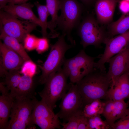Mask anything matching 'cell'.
Returning <instances> with one entry per match:
<instances>
[{"mask_svg":"<svg viewBox=\"0 0 129 129\" xmlns=\"http://www.w3.org/2000/svg\"><path fill=\"white\" fill-rule=\"evenodd\" d=\"M118 0H97L94 9L99 24L108 25L112 22Z\"/></svg>","mask_w":129,"mask_h":129,"instance_id":"cell-15","label":"cell"},{"mask_svg":"<svg viewBox=\"0 0 129 129\" xmlns=\"http://www.w3.org/2000/svg\"><path fill=\"white\" fill-rule=\"evenodd\" d=\"M110 129H129V116L126 115L115 122L110 127Z\"/></svg>","mask_w":129,"mask_h":129,"instance_id":"cell-30","label":"cell"},{"mask_svg":"<svg viewBox=\"0 0 129 129\" xmlns=\"http://www.w3.org/2000/svg\"><path fill=\"white\" fill-rule=\"evenodd\" d=\"M61 14L59 16L58 28L65 34L73 46L75 42L71 35L72 30L80 23L82 11L81 5L77 0H59Z\"/></svg>","mask_w":129,"mask_h":129,"instance_id":"cell-3","label":"cell"},{"mask_svg":"<svg viewBox=\"0 0 129 129\" xmlns=\"http://www.w3.org/2000/svg\"><path fill=\"white\" fill-rule=\"evenodd\" d=\"M127 71H129V64L128 68Z\"/></svg>","mask_w":129,"mask_h":129,"instance_id":"cell-38","label":"cell"},{"mask_svg":"<svg viewBox=\"0 0 129 129\" xmlns=\"http://www.w3.org/2000/svg\"><path fill=\"white\" fill-rule=\"evenodd\" d=\"M103 54L99 55V59L95 62L96 69L106 71L105 64L111 58L129 46V30L114 37L107 38Z\"/></svg>","mask_w":129,"mask_h":129,"instance_id":"cell-11","label":"cell"},{"mask_svg":"<svg viewBox=\"0 0 129 129\" xmlns=\"http://www.w3.org/2000/svg\"><path fill=\"white\" fill-rule=\"evenodd\" d=\"M0 129H6L11 113L13 98L2 82L0 83Z\"/></svg>","mask_w":129,"mask_h":129,"instance_id":"cell-16","label":"cell"},{"mask_svg":"<svg viewBox=\"0 0 129 129\" xmlns=\"http://www.w3.org/2000/svg\"><path fill=\"white\" fill-rule=\"evenodd\" d=\"M38 25L20 20L2 10L0 11V32L16 39L20 42Z\"/></svg>","mask_w":129,"mask_h":129,"instance_id":"cell-8","label":"cell"},{"mask_svg":"<svg viewBox=\"0 0 129 129\" xmlns=\"http://www.w3.org/2000/svg\"><path fill=\"white\" fill-rule=\"evenodd\" d=\"M77 28L81 43L84 48L90 45L99 47L109 38L107 32L99 25L97 19L91 15L84 18Z\"/></svg>","mask_w":129,"mask_h":129,"instance_id":"cell-6","label":"cell"},{"mask_svg":"<svg viewBox=\"0 0 129 129\" xmlns=\"http://www.w3.org/2000/svg\"><path fill=\"white\" fill-rule=\"evenodd\" d=\"M82 114L73 117L69 119L67 123H62V129H77L80 118Z\"/></svg>","mask_w":129,"mask_h":129,"instance_id":"cell-29","label":"cell"},{"mask_svg":"<svg viewBox=\"0 0 129 129\" xmlns=\"http://www.w3.org/2000/svg\"><path fill=\"white\" fill-rule=\"evenodd\" d=\"M0 38L6 46L18 54L25 62L32 61L24 47L16 39L2 32H0Z\"/></svg>","mask_w":129,"mask_h":129,"instance_id":"cell-21","label":"cell"},{"mask_svg":"<svg viewBox=\"0 0 129 129\" xmlns=\"http://www.w3.org/2000/svg\"><path fill=\"white\" fill-rule=\"evenodd\" d=\"M76 84L84 106L93 100L106 99L111 82L106 71L96 69Z\"/></svg>","mask_w":129,"mask_h":129,"instance_id":"cell-1","label":"cell"},{"mask_svg":"<svg viewBox=\"0 0 129 129\" xmlns=\"http://www.w3.org/2000/svg\"><path fill=\"white\" fill-rule=\"evenodd\" d=\"M128 103L129 104V100L128 101ZM126 115H128L129 116V108H127V112Z\"/></svg>","mask_w":129,"mask_h":129,"instance_id":"cell-37","label":"cell"},{"mask_svg":"<svg viewBox=\"0 0 129 129\" xmlns=\"http://www.w3.org/2000/svg\"><path fill=\"white\" fill-rule=\"evenodd\" d=\"M46 6L51 19L48 22V28L50 31L48 38H54L58 37L59 33L55 30L57 25L59 17L58 13L60 10L59 0H46Z\"/></svg>","mask_w":129,"mask_h":129,"instance_id":"cell-18","label":"cell"},{"mask_svg":"<svg viewBox=\"0 0 129 129\" xmlns=\"http://www.w3.org/2000/svg\"><path fill=\"white\" fill-rule=\"evenodd\" d=\"M47 37L38 38L36 49L39 53L47 50L49 47V41Z\"/></svg>","mask_w":129,"mask_h":129,"instance_id":"cell-31","label":"cell"},{"mask_svg":"<svg viewBox=\"0 0 129 129\" xmlns=\"http://www.w3.org/2000/svg\"><path fill=\"white\" fill-rule=\"evenodd\" d=\"M129 97V71L123 74L114 86L110 88L107 94L106 99L114 101L124 100Z\"/></svg>","mask_w":129,"mask_h":129,"instance_id":"cell-17","label":"cell"},{"mask_svg":"<svg viewBox=\"0 0 129 129\" xmlns=\"http://www.w3.org/2000/svg\"><path fill=\"white\" fill-rule=\"evenodd\" d=\"M77 129H89L88 118L83 114L80 117Z\"/></svg>","mask_w":129,"mask_h":129,"instance_id":"cell-33","label":"cell"},{"mask_svg":"<svg viewBox=\"0 0 129 129\" xmlns=\"http://www.w3.org/2000/svg\"><path fill=\"white\" fill-rule=\"evenodd\" d=\"M13 99L6 129H29L30 117L37 99L35 97Z\"/></svg>","mask_w":129,"mask_h":129,"instance_id":"cell-7","label":"cell"},{"mask_svg":"<svg viewBox=\"0 0 129 129\" xmlns=\"http://www.w3.org/2000/svg\"><path fill=\"white\" fill-rule=\"evenodd\" d=\"M99 115L88 118L89 129H110V126L106 121L103 120Z\"/></svg>","mask_w":129,"mask_h":129,"instance_id":"cell-26","label":"cell"},{"mask_svg":"<svg viewBox=\"0 0 129 129\" xmlns=\"http://www.w3.org/2000/svg\"><path fill=\"white\" fill-rule=\"evenodd\" d=\"M59 118L44 102L37 99L30 117L29 129L35 128V125L42 129H61Z\"/></svg>","mask_w":129,"mask_h":129,"instance_id":"cell-9","label":"cell"},{"mask_svg":"<svg viewBox=\"0 0 129 129\" xmlns=\"http://www.w3.org/2000/svg\"><path fill=\"white\" fill-rule=\"evenodd\" d=\"M36 6L41 27V32L43 37H47L48 35L47 29L48 28L47 19L49 15L46 5L40 4L36 1L34 3Z\"/></svg>","mask_w":129,"mask_h":129,"instance_id":"cell-25","label":"cell"},{"mask_svg":"<svg viewBox=\"0 0 129 129\" xmlns=\"http://www.w3.org/2000/svg\"><path fill=\"white\" fill-rule=\"evenodd\" d=\"M61 99L60 110L56 114L64 123L73 117L82 114V100L76 84L70 83L68 92Z\"/></svg>","mask_w":129,"mask_h":129,"instance_id":"cell-10","label":"cell"},{"mask_svg":"<svg viewBox=\"0 0 129 129\" xmlns=\"http://www.w3.org/2000/svg\"><path fill=\"white\" fill-rule=\"evenodd\" d=\"M108 70L107 74L111 82L112 88L119 78L128 71L129 63V46L111 58L108 61Z\"/></svg>","mask_w":129,"mask_h":129,"instance_id":"cell-12","label":"cell"},{"mask_svg":"<svg viewBox=\"0 0 129 129\" xmlns=\"http://www.w3.org/2000/svg\"><path fill=\"white\" fill-rule=\"evenodd\" d=\"M105 104V102L102 101L100 99L93 100L84 106L82 114L88 118L102 114Z\"/></svg>","mask_w":129,"mask_h":129,"instance_id":"cell-23","label":"cell"},{"mask_svg":"<svg viewBox=\"0 0 129 129\" xmlns=\"http://www.w3.org/2000/svg\"><path fill=\"white\" fill-rule=\"evenodd\" d=\"M10 0H0V9H2L9 2Z\"/></svg>","mask_w":129,"mask_h":129,"instance_id":"cell-36","label":"cell"},{"mask_svg":"<svg viewBox=\"0 0 129 129\" xmlns=\"http://www.w3.org/2000/svg\"><path fill=\"white\" fill-rule=\"evenodd\" d=\"M128 105L124 100L114 101L113 108L109 123L110 127L116 120L126 115Z\"/></svg>","mask_w":129,"mask_h":129,"instance_id":"cell-24","label":"cell"},{"mask_svg":"<svg viewBox=\"0 0 129 129\" xmlns=\"http://www.w3.org/2000/svg\"><path fill=\"white\" fill-rule=\"evenodd\" d=\"M65 34L59 35L56 43L50 46V49L47 59L42 65L40 66L42 73L38 82L44 84L51 76L62 68L65 59L66 52L74 46L65 41Z\"/></svg>","mask_w":129,"mask_h":129,"instance_id":"cell-2","label":"cell"},{"mask_svg":"<svg viewBox=\"0 0 129 129\" xmlns=\"http://www.w3.org/2000/svg\"><path fill=\"white\" fill-rule=\"evenodd\" d=\"M22 75L18 70L6 71L2 77V82L10 91L11 95L14 93L20 81Z\"/></svg>","mask_w":129,"mask_h":129,"instance_id":"cell-22","label":"cell"},{"mask_svg":"<svg viewBox=\"0 0 129 129\" xmlns=\"http://www.w3.org/2000/svg\"><path fill=\"white\" fill-rule=\"evenodd\" d=\"M118 2L119 9L123 14L129 13V1L121 0Z\"/></svg>","mask_w":129,"mask_h":129,"instance_id":"cell-32","label":"cell"},{"mask_svg":"<svg viewBox=\"0 0 129 129\" xmlns=\"http://www.w3.org/2000/svg\"><path fill=\"white\" fill-rule=\"evenodd\" d=\"M29 0H10L9 3L19 4L25 3Z\"/></svg>","mask_w":129,"mask_h":129,"instance_id":"cell-34","label":"cell"},{"mask_svg":"<svg viewBox=\"0 0 129 129\" xmlns=\"http://www.w3.org/2000/svg\"><path fill=\"white\" fill-rule=\"evenodd\" d=\"M35 86L32 77L23 75L18 86L12 96L13 97H35Z\"/></svg>","mask_w":129,"mask_h":129,"instance_id":"cell-19","label":"cell"},{"mask_svg":"<svg viewBox=\"0 0 129 129\" xmlns=\"http://www.w3.org/2000/svg\"><path fill=\"white\" fill-rule=\"evenodd\" d=\"M38 39V38L30 34H27L23 41L24 47L29 50L36 48Z\"/></svg>","mask_w":129,"mask_h":129,"instance_id":"cell-28","label":"cell"},{"mask_svg":"<svg viewBox=\"0 0 129 129\" xmlns=\"http://www.w3.org/2000/svg\"><path fill=\"white\" fill-rule=\"evenodd\" d=\"M68 77L62 68L48 80L43 90L38 92L41 100L53 110L56 107V102L62 98L69 88Z\"/></svg>","mask_w":129,"mask_h":129,"instance_id":"cell-5","label":"cell"},{"mask_svg":"<svg viewBox=\"0 0 129 129\" xmlns=\"http://www.w3.org/2000/svg\"><path fill=\"white\" fill-rule=\"evenodd\" d=\"M0 52V67L7 71L18 70L25 62L18 54L7 47L1 41Z\"/></svg>","mask_w":129,"mask_h":129,"instance_id":"cell-14","label":"cell"},{"mask_svg":"<svg viewBox=\"0 0 129 129\" xmlns=\"http://www.w3.org/2000/svg\"><path fill=\"white\" fill-rule=\"evenodd\" d=\"M34 5L30 3L19 4L9 3L1 10L20 20L34 23L40 27L39 19L32 10Z\"/></svg>","mask_w":129,"mask_h":129,"instance_id":"cell-13","label":"cell"},{"mask_svg":"<svg viewBox=\"0 0 129 129\" xmlns=\"http://www.w3.org/2000/svg\"><path fill=\"white\" fill-rule=\"evenodd\" d=\"M126 0V1H129V0Z\"/></svg>","mask_w":129,"mask_h":129,"instance_id":"cell-39","label":"cell"},{"mask_svg":"<svg viewBox=\"0 0 129 129\" xmlns=\"http://www.w3.org/2000/svg\"><path fill=\"white\" fill-rule=\"evenodd\" d=\"M97 58H99V56L97 57L90 56L82 49L73 57L65 59L62 68L69 78L70 83L76 84L96 69L95 60Z\"/></svg>","mask_w":129,"mask_h":129,"instance_id":"cell-4","label":"cell"},{"mask_svg":"<svg viewBox=\"0 0 129 129\" xmlns=\"http://www.w3.org/2000/svg\"><path fill=\"white\" fill-rule=\"evenodd\" d=\"M129 29V13L123 14L117 21L108 25V37L111 38L114 36L124 33Z\"/></svg>","mask_w":129,"mask_h":129,"instance_id":"cell-20","label":"cell"},{"mask_svg":"<svg viewBox=\"0 0 129 129\" xmlns=\"http://www.w3.org/2000/svg\"><path fill=\"white\" fill-rule=\"evenodd\" d=\"M86 5L89 6L94 4L97 0H80Z\"/></svg>","mask_w":129,"mask_h":129,"instance_id":"cell-35","label":"cell"},{"mask_svg":"<svg viewBox=\"0 0 129 129\" xmlns=\"http://www.w3.org/2000/svg\"><path fill=\"white\" fill-rule=\"evenodd\" d=\"M105 102L102 114L105 118L106 121L109 124L113 108L114 101L112 100H107Z\"/></svg>","mask_w":129,"mask_h":129,"instance_id":"cell-27","label":"cell"}]
</instances>
